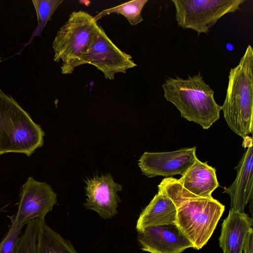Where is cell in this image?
I'll return each instance as SVG.
<instances>
[{"mask_svg":"<svg viewBox=\"0 0 253 253\" xmlns=\"http://www.w3.org/2000/svg\"><path fill=\"white\" fill-rule=\"evenodd\" d=\"M183 188L196 196L211 198L213 191L218 187L216 169L207 162L197 158L186 173L177 179Z\"/></svg>","mask_w":253,"mask_h":253,"instance_id":"14","label":"cell"},{"mask_svg":"<svg viewBox=\"0 0 253 253\" xmlns=\"http://www.w3.org/2000/svg\"><path fill=\"white\" fill-rule=\"evenodd\" d=\"M142 251L150 253H181L193 248L175 223L146 227L137 231Z\"/></svg>","mask_w":253,"mask_h":253,"instance_id":"11","label":"cell"},{"mask_svg":"<svg viewBox=\"0 0 253 253\" xmlns=\"http://www.w3.org/2000/svg\"><path fill=\"white\" fill-rule=\"evenodd\" d=\"M38 20V25L26 44H30L34 38L40 36L44 27L63 0H32Z\"/></svg>","mask_w":253,"mask_h":253,"instance_id":"18","label":"cell"},{"mask_svg":"<svg viewBox=\"0 0 253 253\" xmlns=\"http://www.w3.org/2000/svg\"><path fill=\"white\" fill-rule=\"evenodd\" d=\"M11 222L8 232L0 242V253H16L20 242L24 225Z\"/></svg>","mask_w":253,"mask_h":253,"instance_id":"20","label":"cell"},{"mask_svg":"<svg viewBox=\"0 0 253 253\" xmlns=\"http://www.w3.org/2000/svg\"><path fill=\"white\" fill-rule=\"evenodd\" d=\"M196 149L194 147L171 152H145L138 164L142 173L148 177L163 176L167 178L176 174L182 176L197 159Z\"/></svg>","mask_w":253,"mask_h":253,"instance_id":"9","label":"cell"},{"mask_svg":"<svg viewBox=\"0 0 253 253\" xmlns=\"http://www.w3.org/2000/svg\"><path fill=\"white\" fill-rule=\"evenodd\" d=\"M100 29L94 17L88 12L80 10L71 13L52 43L53 60L62 61V74H71L83 64V58Z\"/></svg>","mask_w":253,"mask_h":253,"instance_id":"5","label":"cell"},{"mask_svg":"<svg viewBox=\"0 0 253 253\" xmlns=\"http://www.w3.org/2000/svg\"><path fill=\"white\" fill-rule=\"evenodd\" d=\"M83 64H89L101 71L106 79L112 80L118 73H126L137 66L132 56L120 49L100 27L98 35L84 55Z\"/></svg>","mask_w":253,"mask_h":253,"instance_id":"8","label":"cell"},{"mask_svg":"<svg viewBox=\"0 0 253 253\" xmlns=\"http://www.w3.org/2000/svg\"><path fill=\"white\" fill-rule=\"evenodd\" d=\"M177 209L173 201L161 190L143 210L137 219L136 229L175 223Z\"/></svg>","mask_w":253,"mask_h":253,"instance_id":"15","label":"cell"},{"mask_svg":"<svg viewBox=\"0 0 253 253\" xmlns=\"http://www.w3.org/2000/svg\"><path fill=\"white\" fill-rule=\"evenodd\" d=\"M178 26L208 33L224 15L240 10L245 0H171Z\"/></svg>","mask_w":253,"mask_h":253,"instance_id":"6","label":"cell"},{"mask_svg":"<svg viewBox=\"0 0 253 253\" xmlns=\"http://www.w3.org/2000/svg\"><path fill=\"white\" fill-rule=\"evenodd\" d=\"M252 225V219L248 214L230 210L222 222L218 239L223 253H242L247 234Z\"/></svg>","mask_w":253,"mask_h":253,"instance_id":"13","label":"cell"},{"mask_svg":"<svg viewBox=\"0 0 253 253\" xmlns=\"http://www.w3.org/2000/svg\"><path fill=\"white\" fill-rule=\"evenodd\" d=\"M148 0H134L126 2L114 7L101 11L94 16L97 21L103 17L113 13L122 14L131 25H135L143 21L142 10Z\"/></svg>","mask_w":253,"mask_h":253,"instance_id":"17","label":"cell"},{"mask_svg":"<svg viewBox=\"0 0 253 253\" xmlns=\"http://www.w3.org/2000/svg\"><path fill=\"white\" fill-rule=\"evenodd\" d=\"M243 251L244 253H253V228L248 232L245 240Z\"/></svg>","mask_w":253,"mask_h":253,"instance_id":"21","label":"cell"},{"mask_svg":"<svg viewBox=\"0 0 253 253\" xmlns=\"http://www.w3.org/2000/svg\"><path fill=\"white\" fill-rule=\"evenodd\" d=\"M165 99L180 111L181 116L209 128L220 117L221 106L214 98V90L199 72L187 79L169 77L162 84Z\"/></svg>","mask_w":253,"mask_h":253,"instance_id":"2","label":"cell"},{"mask_svg":"<svg viewBox=\"0 0 253 253\" xmlns=\"http://www.w3.org/2000/svg\"><path fill=\"white\" fill-rule=\"evenodd\" d=\"M158 187L175 205V224L181 233L192 243L193 248H202L212 235L225 206L213 197L193 194L172 177L163 179Z\"/></svg>","mask_w":253,"mask_h":253,"instance_id":"1","label":"cell"},{"mask_svg":"<svg viewBox=\"0 0 253 253\" xmlns=\"http://www.w3.org/2000/svg\"><path fill=\"white\" fill-rule=\"evenodd\" d=\"M37 253H78L70 241L64 238L45 223L41 225L38 236Z\"/></svg>","mask_w":253,"mask_h":253,"instance_id":"16","label":"cell"},{"mask_svg":"<svg viewBox=\"0 0 253 253\" xmlns=\"http://www.w3.org/2000/svg\"><path fill=\"white\" fill-rule=\"evenodd\" d=\"M43 220L34 219L27 223L16 253H37L38 233Z\"/></svg>","mask_w":253,"mask_h":253,"instance_id":"19","label":"cell"},{"mask_svg":"<svg viewBox=\"0 0 253 253\" xmlns=\"http://www.w3.org/2000/svg\"><path fill=\"white\" fill-rule=\"evenodd\" d=\"M85 182V209L95 211L105 219L117 214L118 203L121 202L118 192L122 190V185L115 182L110 173L94 176Z\"/></svg>","mask_w":253,"mask_h":253,"instance_id":"10","label":"cell"},{"mask_svg":"<svg viewBox=\"0 0 253 253\" xmlns=\"http://www.w3.org/2000/svg\"><path fill=\"white\" fill-rule=\"evenodd\" d=\"M221 110L229 128L243 139L253 133V49L250 44L238 64L230 70Z\"/></svg>","mask_w":253,"mask_h":253,"instance_id":"3","label":"cell"},{"mask_svg":"<svg viewBox=\"0 0 253 253\" xmlns=\"http://www.w3.org/2000/svg\"><path fill=\"white\" fill-rule=\"evenodd\" d=\"M44 135L41 126L0 88V155L14 153L30 157L42 146Z\"/></svg>","mask_w":253,"mask_h":253,"instance_id":"4","label":"cell"},{"mask_svg":"<svg viewBox=\"0 0 253 253\" xmlns=\"http://www.w3.org/2000/svg\"><path fill=\"white\" fill-rule=\"evenodd\" d=\"M243 146L247 148L238 165L235 168L237 174L233 183L225 188L224 193L231 199L230 210L245 213V206L253 196V146L251 137L246 136Z\"/></svg>","mask_w":253,"mask_h":253,"instance_id":"12","label":"cell"},{"mask_svg":"<svg viewBox=\"0 0 253 253\" xmlns=\"http://www.w3.org/2000/svg\"><path fill=\"white\" fill-rule=\"evenodd\" d=\"M16 214L11 221L24 225L34 219H44L57 202V194L47 183L29 177L22 185Z\"/></svg>","mask_w":253,"mask_h":253,"instance_id":"7","label":"cell"}]
</instances>
